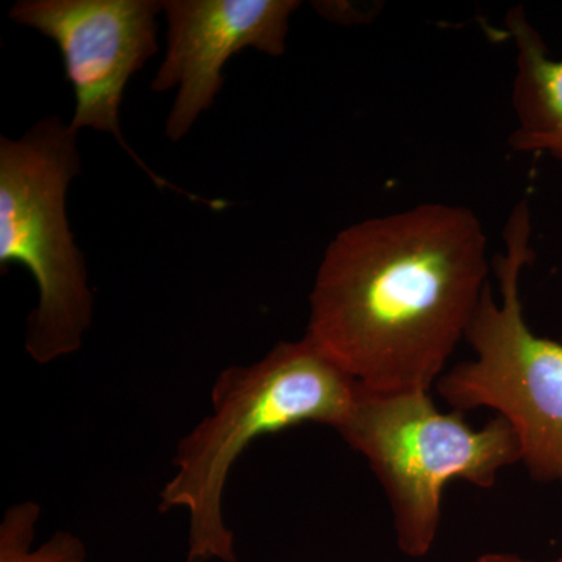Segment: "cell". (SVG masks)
Masks as SVG:
<instances>
[{
	"mask_svg": "<svg viewBox=\"0 0 562 562\" xmlns=\"http://www.w3.org/2000/svg\"><path fill=\"white\" fill-rule=\"evenodd\" d=\"M472 562H562V557L552 558V560H531V558L513 553H486Z\"/></svg>",
	"mask_w": 562,
	"mask_h": 562,
	"instance_id": "10",
	"label": "cell"
},
{
	"mask_svg": "<svg viewBox=\"0 0 562 562\" xmlns=\"http://www.w3.org/2000/svg\"><path fill=\"white\" fill-rule=\"evenodd\" d=\"M368 462L390 503L395 542L405 557L431 552L442 519L447 484L480 490L522 461L512 425L495 416L472 428L464 413H443L430 391L376 392L358 384L346 419L336 428Z\"/></svg>",
	"mask_w": 562,
	"mask_h": 562,
	"instance_id": "3",
	"label": "cell"
},
{
	"mask_svg": "<svg viewBox=\"0 0 562 562\" xmlns=\"http://www.w3.org/2000/svg\"><path fill=\"white\" fill-rule=\"evenodd\" d=\"M158 0H21L10 10L16 24L60 47L66 79L76 94L70 127L110 133L158 188L176 191L213 210L227 203L180 190L151 171L121 131V105L132 77L158 52Z\"/></svg>",
	"mask_w": 562,
	"mask_h": 562,
	"instance_id": "6",
	"label": "cell"
},
{
	"mask_svg": "<svg viewBox=\"0 0 562 562\" xmlns=\"http://www.w3.org/2000/svg\"><path fill=\"white\" fill-rule=\"evenodd\" d=\"M41 508L35 502L10 506L0 524V562H88L80 538L57 531L49 541L33 547Z\"/></svg>",
	"mask_w": 562,
	"mask_h": 562,
	"instance_id": "9",
	"label": "cell"
},
{
	"mask_svg": "<svg viewBox=\"0 0 562 562\" xmlns=\"http://www.w3.org/2000/svg\"><path fill=\"white\" fill-rule=\"evenodd\" d=\"M505 22L516 49V128L509 143L513 149L547 154L562 162V58L554 60L549 54L524 7L509 10Z\"/></svg>",
	"mask_w": 562,
	"mask_h": 562,
	"instance_id": "8",
	"label": "cell"
},
{
	"mask_svg": "<svg viewBox=\"0 0 562 562\" xmlns=\"http://www.w3.org/2000/svg\"><path fill=\"white\" fill-rule=\"evenodd\" d=\"M77 136L50 116L20 139L0 138V269L24 266L38 284L25 335L38 364L80 350L94 317L87 262L66 216L70 181L81 172Z\"/></svg>",
	"mask_w": 562,
	"mask_h": 562,
	"instance_id": "5",
	"label": "cell"
},
{
	"mask_svg": "<svg viewBox=\"0 0 562 562\" xmlns=\"http://www.w3.org/2000/svg\"><path fill=\"white\" fill-rule=\"evenodd\" d=\"M487 288L479 216L420 203L333 238L310 294L305 335L366 390L430 391Z\"/></svg>",
	"mask_w": 562,
	"mask_h": 562,
	"instance_id": "1",
	"label": "cell"
},
{
	"mask_svg": "<svg viewBox=\"0 0 562 562\" xmlns=\"http://www.w3.org/2000/svg\"><path fill=\"white\" fill-rule=\"evenodd\" d=\"M357 392L353 376L306 335L277 344L254 364L222 371L211 391L213 412L181 439L158 505L161 513L187 509V562H238L222 501L250 443L303 424L336 430Z\"/></svg>",
	"mask_w": 562,
	"mask_h": 562,
	"instance_id": "2",
	"label": "cell"
},
{
	"mask_svg": "<svg viewBox=\"0 0 562 562\" xmlns=\"http://www.w3.org/2000/svg\"><path fill=\"white\" fill-rule=\"evenodd\" d=\"M528 202L514 206L494 260L498 299L484 292L465 342L475 358L439 379L438 392L453 412L487 408L516 431L522 464L532 480L562 494V344L536 335L525 319L520 280L535 258Z\"/></svg>",
	"mask_w": 562,
	"mask_h": 562,
	"instance_id": "4",
	"label": "cell"
},
{
	"mask_svg": "<svg viewBox=\"0 0 562 562\" xmlns=\"http://www.w3.org/2000/svg\"><path fill=\"white\" fill-rule=\"evenodd\" d=\"M295 0H166V54L151 91L177 88L166 136L183 139L202 113L214 105L224 85L222 69L244 49L271 57L286 52Z\"/></svg>",
	"mask_w": 562,
	"mask_h": 562,
	"instance_id": "7",
	"label": "cell"
}]
</instances>
